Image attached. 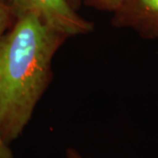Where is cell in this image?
I'll return each mask as SVG.
<instances>
[{"mask_svg":"<svg viewBox=\"0 0 158 158\" xmlns=\"http://www.w3.org/2000/svg\"><path fill=\"white\" fill-rule=\"evenodd\" d=\"M0 158H14L9 144L4 140L0 129Z\"/></svg>","mask_w":158,"mask_h":158,"instance_id":"cell-7","label":"cell"},{"mask_svg":"<svg viewBox=\"0 0 158 158\" xmlns=\"http://www.w3.org/2000/svg\"><path fill=\"white\" fill-rule=\"evenodd\" d=\"M26 13L33 12L47 26L68 38L93 32V23L80 16L68 0H25Z\"/></svg>","mask_w":158,"mask_h":158,"instance_id":"cell-2","label":"cell"},{"mask_svg":"<svg viewBox=\"0 0 158 158\" xmlns=\"http://www.w3.org/2000/svg\"><path fill=\"white\" fill-rule=\"evenodd\" d=\"M86 6L100 11L113 13L118 9L124 0H82Z\"/></svg>","mask_w":158,"mask_h":158,"instance_id":"cell-4","label":"cell"},{"mask_svg":"<svg viewBox=\"0 0 158 158\" xmlns=\"http://www.w3.org/2000/svg\"><path fill=\"white\" fill-rule=\"evenodd\" d=\"M68 1L69 3L72 6L74 9H76L77 11L80 8V6L82 5V3H83L82 0H68Z\"/></svg>","mask_w":158,"mask_h":158,"instance_id":"cell-9","label":"cell"},{"mask_svg":"<svg viewBox=\"0 0 158 158\" xmlns=\"http://www.w3.org/2000/svg\"><path fill=\"white\" fill-rule=\"evenodd\" d=\"M0 38V129L10 145L22 135L50 84L53 60L68 39L33 12Z\"/></svg>","mask_w":158,"mask_h":158,"instance_id":"cell-1","label":"cell"},{"mask_svg":"<svg viewBox=\"0 0 158 158\" xmlns=\"http://www.w3.org/2000/svg\"><path fill=\"white\" fill-rule=\"evenodd\" d=\"M3 2L11 8L14 17H19L26 13L25 0H3Z\"/></svg>","mask_w":158,"mask_h":158,"instance_id":"cell-6","label":"cell"},{"mask_svg":"<svg viewBox=\"0 0 158 158\" xmlns=\"http://www.w3.org/2000/svg\"><path fill=\"white\" fill-rule=\"evenodd\" d=\"M111 24L143 39L158 40V0H124L113 12Z\"/></svg>","mask_w":158,"mask_h":158,"instance_id":"cell-3","label":"cell"},{"mask_svg":"<svg viewBox=\"0 0 158 158\" xmlns=\"http://www.w3.org/2000/svg\"><path fill=\"white\" fill-rule=\"evenodd\" d=\"M13 15L11 8L0 0V38L9 29Z\"/></svg>","mask_w":158,"mask_h":158,"instance_id":"cell-5","label":"cell"},{"mask_svg":"<svg viewBox=\"0 0 158 158\" xmlns=\"http://www.w3.org/2000/svg\"><path fill=\"white\" fill-rule=\"evenodd\" d=\"M66 156L68 158H84L74 148H68L66 151Z\"/></svg>","mask_w":158,"mask_h":158,"instance_id":"cell-8","label":"cell"}]
</instances>
